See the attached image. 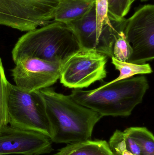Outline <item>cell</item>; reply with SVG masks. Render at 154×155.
Listing matches in <instances>:
<instances>
[{"instance_id": "cell-1", "label": "cell", "mask_w": 154, "mask_h": 155, "mask_svg": "<svg viewBox=\"0 0 154 155\" xmlns=\"http://www.w3.org/2000/svg\"><path fill=\"white\" fill-rule=\"evenodd\" d=\"M52 125V142L70 144L91 140L96 125L103 117L98 113L76 102L70 95L53 88L40 90Z\"/></svg>"}, {"instance_id": "cell-2", "label": "cell", "mask_w": 154, "mask_h": 155, "mask_svg": "<svg viewBox=\"0 0 154 155\" xmlns=\"http://www.w3.org/2000/svg\"><path fill=\"white\" fill-rule=\"evenodd\" d=\"M143 75L106 83L91 90L73 89L71 97L76 102L102 117H127L141 104L149 89Z\"/></svg>"}, {"instance_id": "cell-3", "label": "cell", "mask_w": 154, "mask_h": 155, "mask_svg": "<svg viewBox=\"0 0 154 155\" xmlns=\"http://www.w3.org/2000/svg\"><path fill=\"white\" fill-rule=\"evenodd\" d=\"M81 49L70 28L53 21L19 38L12 51L14 63L26 57H34L62 64Z\"/></svg>"}, {"instance_id": "cell-4", "label": "cell", "mask_w": 154, "mask_h": 155, "mask_svg": "<svg viewBox=\"0 0 154 155\" xmlns=\"http://www.w3.org/2000/svg\"><path fill=\"white\" fill-rule=\"evenodd\" d=\"M8 114L11 126L52 137V125L40 90L24 92L9 83Z\"/></svg>"}, {"instance_id": "cell-5", "label": "cell", "mask_w": 154, "mask_h": 155, "mask_svg": "<svg viewBox=\"0 0 154 155\" xmlns=\"http://www.w3.org/2000/svg\"><path fill=\"white\" fill-rule=\"evenodd\" d=\"M60 0H0V25L21 31L42 27L53 20Z\"/></svg>"}, {"instance_id": "cell-6", "label": "cell", "mask_w": 154, "mask_h": 155, "mask_svg": "<svg viewBox=\"0 0 154 155\" xmlns=\"http://www.w3.org/2000/svg\"><path fill=\"white\" fill-rule=\"evenodd\" d=\"M108 58L93 50L80 49L61 64V83L72 89H83L103 80L107 76Z\"/></svg>"}, {"instance_id": "cell-7", "label": "cell", "mask_w": 154, "mask_h": 155, "mask_svg": "<svg viewBox=\"0 0 154 155\" xmlns=\"http://www.w3.org/2000/svg\"><path fill=\"white\" fill-rule=\"evenodd\" d=\"M133 49L128 62L143 64L154 58V5L148 4L126 19L124 31Z\"/></svg>"}, {"instance_id": "cell-8", "label": "cell", "mask_w": 154, "mask_h": 155, "mask_svg": "<svg viewBox=\"0 0 154 155\" xmlns=\"http://www.w3.org/2000/svg\"><path fill=\"white\" fill-rule=\"evenodd\" d=\"M12 76L16 87L32 92L49 87L60 76L61 64L34 57H26L15 64Z\"/></svg>"}, {"instance_id": "cell-9", "label": "cell", "mask_w": 154, "mask_h": 155, "mask_svg": "<svg viewBox=\"0 0 154 155\" xmlns=\"http://www.w3.org/2000/svg\"><path fill=\"white\" fill-rule=\"evenodd\" d=\"M50 138L42 134L6 126L0 129V155H41L53 151Z\"/></svg>"}, {"instance_id": "cell-10", "label": "cell", "mask_w": 154, "mask_h": 155, "mask_svg": "<svg viewBox=\"0 0 154 155\" xmlns=\"http://www.w3.org/2000/svg\"><path fill=\"white\" fill-rule=\"evenodd\" d=\"M95 0H60L53 20L67 25L86 15L95 5Z\"/></svg>"}, {"instance_id": "cell-11", "label": "cell", "mask_w": 154, "mask_h": 155, "mask_svg": "<svg viewBox=\"0 0 154 155\" xmlns=\"http://www.w3.org/2000/svg\"><path fill=\"white\" fill-rule=\"evenodd\" d=\"M54 155H114L105 140H87L67 144Z\"/></svg>"}, {"instance_id": "cell-12", "label": "cell", "mask_w": 154, "mask_h": 155, "mask_svg": "<svg viewBox=\"0 0 154 155\" xmlns=\"http://www.w3.org/2000/svg\"><path fill=\"white\" fill-rule=\"evenodd\" d=\"M139 146L142 155H154V137L152 133L146 127H130L124 132Z\"/></svg>"}, {"instance_id": "cell-13", "label": "cell", "mask_w": 154, "mask_h": 155, "mask_svg": "<svg viewBox=\"0 0 154 155\" xmlns=\"http://www.w3.org/2000/svg\"><path fill=\"white\" fill-rule=\"evenodd\" d=\"M112 63L116 70L119 72V75L117 78L110 82H116L134 77L136 74H150L152 73V67L149 64H136L127 62H122L111 57Z\"/></svg>"}, {"instance_id": "cell-14", "label": "cell", "mask_w": 154, "mask_h": 155, "mask_svg": "<svg viewBox=\"0 0 154 155\" xmlns=\"http://www.w3.org/2000/svg\"><path fill=\"white\" fill-rule=\"evenodd\" d=\"M9 83L6 79L2 62L0 58V129L9 124L8 101Z\"/></svg>"}, {"instance_id": "cell-15", "label": "cell", "mask_w": 154, "mask_h": 155, "mask_svg": "<svg viewBox=\"0 0 154 155\" xmlns=\"http://www.w3.org/2000/svg\"><path fill=\"white\" fill-rule=\"evenodd\" d=\"M132 52V46L127 40L124 31L120 32L113 46V57L120 61L128 62Z\"/></svg>"}, {"instance_id": "cell-16", "label": "cell", "mask_w": 154, "mask_h": 155, "mask_svg": "<svg viewBox=\"0 0 154 155\" xmlns=\"http://www.w3.org/2000/svg\"><path fill=\"white\" fill-rule=\"evenodd\" d=\"M130 0H109L108 15L113 21H121L131 8Z\"/></svg>"}, {"instance_id": "cell-17", "label": "cell", "mask_w": 154, "mask_h": 155, "mask_svg": "<svg viewBox=\"0 0 154 155\" xmlns=\"http://www.w3.org/2000/svg\"><path fill=\"white\" fill-rule=\"evenodd\" d=\"M108 145L114 155H122L127 149L124 132L116 130L110 137Z\"/></svg>"}, {"instance_id": "cell-18", "label": "cell", "mask_w": 154, "mask_h": 155, "mask_svg": "<svg viewBox=\"0 0 154 155\" xmlns=\"http://www.w3.org/2000/svg\"><path fill=\"white\" fill-rule=\"evenodd\" d=\"M122 155H134V154L132 153L131 152H130V151H128L127 149H126V150H125L124 152H123V154H122Z\"/></svg>"}, {"instance_id": "cell-19", "label": "cell", "mask_w": 154, "mask_h": 155, "mask_svg": "<svg viewBox=\"0 0 154 155\" xmlns=\"http://www.w3.org/2000/svg\"><path fill=\"white\" fill-rule=\"evenodd\" d=\"M136 0H130V4H131V5H132V4ZM142 2H146V1H149V0H141Z\"/></svg>"}, {"instance_id": "cell-20", "label": "cell", "mask_w": 154, "mask_h": 155, "mask_svg": "<svg viewBox=\"0 0 154 155\" xmlns=\"http://www.w3.org/2000/svg\"><path fill=\"white\" fill-rule=\"evenodd\" d=\"M108 1H109V0H108Z\"/></svg>"}]
</instances>
